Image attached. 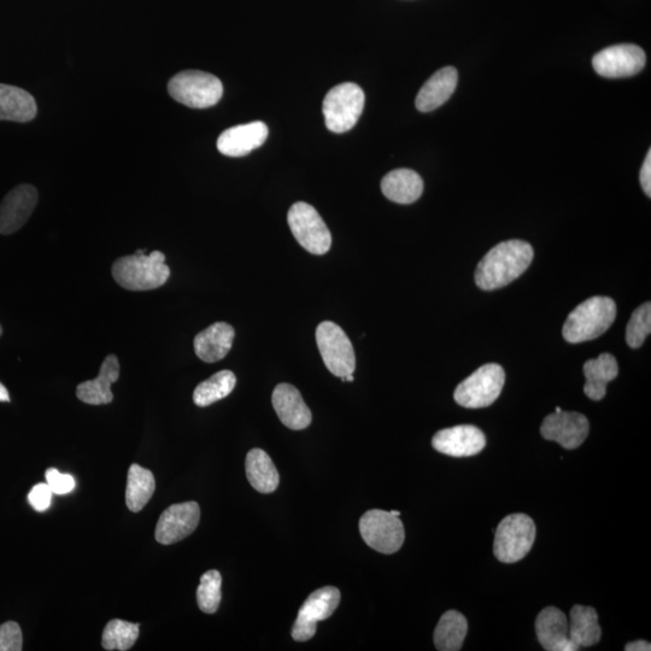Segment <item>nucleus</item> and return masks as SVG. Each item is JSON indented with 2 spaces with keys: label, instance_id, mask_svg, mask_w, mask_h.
Segmentation results:
<instances>
[{
  "label": "nucleus",
  "instance_id": "obj_24",
  "mask_svg": "<svg viewBox=\"0 0 651 651\" xmlns=\"http://www.w3.org/2000/svg\"><path fill=\"white\" fill-rule=\"evenodd\" d=\"M35 99L20 87L0 84V121L26 123L37 116Z\"/></svg>",
  "mask_w": 651,
  "mask_h": 651
},
{
  "label": "nucleus",
  "instance_id": "obj_12",
  "mask_svg": "<svg viewBox=\"0 0 651 651\" xmlns=\"http://www.w3.org/2000/svg\"><path fill=\"white\" fill-rule=\"evenodd\" d=\"M647 56L642 48L633 44H620L604 49L592 58L595 72L603 78H629L642 72Z\"/></svg>",
  "mask_w": 651,
  "mask_h": 651
},
{
  "label": "nucleus",
  "instance_id": "obj_2",
  "mask_svg": "<svg viewBox=\"0 0 651 651\" xmlns=\"http://www.w3.org/2000/svg\"><path fill=\"white\" fill-rule=\"evenodd\" d=\"M111 273L117 284L128 291H150L167 283L170 268L161 251L145 255L144 250L136 254L117 258Z\"/></svg>",
  "mask_w": 651,
  "mask_h": 651
},
{
  "label": "nucleus",
  "instance_id": "obj_37",
  "mask_svg": "<svg viewBox=\"0 0 651 651\" xmlns=\"http://www.w3.org/2000/svg\"><path fill=\"white\" fill-rule=\"evenodd\" d=\"M639 180H641V185L645 195L648 197L651 196V151L648 152L647 157L643 163L641 174H639Z\"/></svg>",
  "mask_w": 651,
  "mask_h": 651
},
{
  "label": "nucleus",
  "instance_id": "obj_5",
  "mask_svg": "<svg viewBox=\"0 0 651 651\" xmlns=\"http://www.w3.org/2000/svg\"><path fill=\"white\" fill-rule=\"evenodd\" d=\"M365 101V92L353 82H343L333 87L327 93L322 107L326 127L338 134L350 131L359 121Z\"/></svg>",
  "mask_w": 651,
  "mask_h": 651
},
{
  "label": "nucleus",
  "instance_id": "obj_20",
  "mask_svg": "<svg viewBox=\"0 0 651 651\" xmlns=\"http://www.w3.org/2000/svg\"><path fill=\"white\" fill-rule=\"evenodd\" d=\"M120 377V362L113 354L105 357L101 371L96 379L84 381L76 387V396L81 402L91 406H102L114 401L111 385Z\"/></svg>",
  "mask_w": 651,
  "mask_h": 651
},
{
  "label": "nucleus",
  "instance_id": "obj_21",
  "mask_svg": "<svg viewBox=\"0 0 651 651\" xmlns=\"http://www.w3.org/2000/svg\"><path fill=\"white\" fill-rule=\"evenodd\" d=\"M457 81H459V74L454 67L438 70L422 86L418 97H416V109L421 113H430V111L442 107L454 95Z\"/></svg>",
  "mask_w": 651,
  "mask_h": 651
},
{
  "label": "nucleus",
  "instance_id": "obj_9",
  "mask_svg": "<svg viewBox=\"0 0 651 651\" xmlns=\"http://www.w3.org/2000/svg\"><path fill=\"white\" fill-rule=\"evenodd\" d=\"M316 343L328 371L338 378L354 374V346L342 328L331 321L321 322L316 328Z\"/></svg>",
  "mask_w": 651,
  "mask_h": 651
},
{
  "label": "nucleus",
  "instance_id": "obj_29",
  "mask_svg": "<svg viewBox=\"0 0 651 651\" xmlns=\"http://www.w3.org/2000/svg\"><path fill=\"white\" fill-rule=\"evenodd\" d=\"M156 489L154 474L149 469L132 465L128 471L126 504L133 513L143 510Z\"/></svg>",
  "mask_w": 651,
  "mask_h": 651
},
{
  "label": "nucleus",
  "instance_id": "obj_11",
  "mask_svg": "<svg viewBox=\"0 0 651 651\" xmlns=\"http://www.w3.org/2000/svg\"><path fill=\"white\" fill-rule=\"evenodd\" d=\"M340 603V592L334 586H326L313 592L299 609L297 620L292 629L296 642H307L315 636L320 621H324L336 612Z\"/></svg>",
  "mask_w": 651,
  "mask_h": 651
},
{
  "label": "nucleus",
  "instance_id": "obj_38",
  "mask_svg": "<svg viewBox=\"0 0 651 651\" xmlns=\"http://www.w3.org/2000/svg\"><path fill=\"white\" fill-rule=\"evenodd\" d=\"M626 651H650L651 644L647 641H637L626 644Z\"/></svg>",
  "mask_w": 651,
  "mask_h": 651
},
{
  "label": "nucleus",
  "instance_id": "obj_36",
  "mask_svg": "<svg viewBox=\"0 0 651 651\" xmlns=\"http://www.w3.org/2000/svg\"><path fill=\"white\" fill-rule=\"evenodd\" d=\"M52 495H54V492H52L48 483H40L35 485L29 492L28 502L37 512H45L51 506Z\"/></svg>",
  "mask_w": 651,
  "mask_h": 651
},
{
  "label": "nucleus",
  "instance_id": "obj_8",
  "mask_svg": "<svg viewBox=\"0 0 651 651\" xmlns=\"http://www.w3.org/2000/svg\"><path fill=\"white\" fill-rule=\"evenodd\" d=\"M287 221L293 237L313 255H325L331 249L332 236L324 220L312 205L304 202L293 204Z\"/></svg>",
  "mask_w": 651,
  "mask_h": 651
},
{
  "label": "nucleus",
  "instance_id": "obj_25",
  "mask_svg": "<svg viewBox=\"0 0 651 651\" xmlns=\"http://www.w3.org/2000/svg\"><path fill=\"white\" fill-rule=\"evenodd\" d=\"M618 361L611 354H602L596 360H589L584 365L586 383L585 395L592 401H601L607 394V385L618 377Z\"/></svg>",
  "mask_w": 651,
  "mask_h": 651
},
{
  "label": "nucleus",
  "instance_id": "obj_28",
  "mask_svg": "<svg viewBox=\"0 0 651 651\" xmlns=\"http://www.w3.org/2000/svg\"><path fill=\"white\" fill-rule=\"evenodd\" d=\"M467 632V619L460 612L448 611L442 615L434 630V645L439 651H459Z\"/></svg>",
  "mask_w": 651,
  "mask_h": 651
},
{
  "label": "nucleus",
  "instance_id": "obj_43",
  "mask_svg": "<svg viewBox=\"0 0 651 651\" xmlns=\"http://www.w3.org/2000/svg\"><path fill=\"white\" fill-rule=\"evenodd\" d=\"M2 334H3V328L2 326H0V336H2Z\"/></svg>",
  "mask_w": 651,
  "mask_h": 651
},
{
  "label": "nucleus",
  "instance_id": "obj_33",
  "mask_svg": "<svg viewBox=\"0 0 651 651\" xmlns=\"http://www.w3.org/2000/svg\"><path fill=\"white\" fill-rule=\"evenodd\" d=\"M651 332V304L644 303L643 306L633 312L626 328V343L632 349L641 348L645 339Z\"/></svg>",
  "mask_w": 651,
  "mask_h": 651
},
{
  "label": "nucleus",
  "instance_id": "obj_27",
  "mask_svg": "<svg viewBox=\"0 0 651 651\" xmlns=\"http://www.w3.org/2000/svg\"><path fill=\"white\" fill-rule=\"evenodd\" d=\"M571 641L577 647H592L601 641L602 631L598 624V614L592 607L577 604L571 611V625H568Z\"/></svg>",
  "mask_w": 651,
  "mask_h": 651
},
{
  "label": "nucleus",
  "instance_id": "obj_22",
  "mask_svg": "<svg viewBox=\"0 0 651 651\" xmlns=\"http://www.w3.org/2000/svg\"><path fill=\"white\" fill-rule=\"evenodd\" d=\"M236 336L234 328L226 322H216L195 338L196 355L204 362L214 363L225 359L232 349Z\"/></svg>",
  "mask_w": 651,
  "mask_h": 651
},
{
  "label": "nucleus",
  "instance_id": "obj_35",
  "mask_svg": "<svg viewBox=\"0 0 651 651\" xmlns=\"http://www.w3.org/2000/svg\"><path fill=\"white\" fill-rule=\"evenodd\" d=\"M45 477L46 483H48L54 494L67 495L75 489V479L72 475L60 473L56 468L48 469Z\"/></svg>",
  "mask_w": 651,
  "mask_h": 651
},
{
  "label": "nucleus",
  "instance_id": "obj_26",
  "mask_svg": "<svg viewBox=\"0 0 651 651\" xmlns=\"http://www.w3.org/2000/svg\"><path fill=\"white\" fill-rule=\"evenodd\" d=\"M246 477L252 488L261 494H272L278 489L280 477L271 457L262 449H252L246 456Z\"/></svg>",
  "mask_w": 651,
  "mask_h": 651
},
{
  "label": "nucleus",
  "instance_id": "obj_42",
  "mask_svg": "<svg viewBox=\"0 0 651 651\" xmlns=\"http://www.w3.org/2000/svg\"><path fill=\"white\" fill-rule=\"evenodd\" d=\"M560 412H562V409L560 407H557L556 408V413H560Z\"/></svg>",
  "mask_w": 651,
  "mask_h": 651
},
{
  "label": "nucleus",
  "instance_id": "obj_31",
  "mask_svg": "<svg viewBox=\"0 0 651 651\" xmlns=\"http://www.w3.org/2000/svg\"><path fill=\"white\" fill-rule=\"evenodd\" d=\"M139 627V624L128 623V621L111 620L103 632V648L120 651L131 649L139 637Z\"/></svg>",
  "mask_w": 651,
  "mask_h": 651
},
{
  "label": "nucleus",
  "instance_id": "obj_4",
  "mask_svg": "<svg viewBox=\"0 0 651 651\" xmlns=\"http://www.w3.org/2000/svg\"><path fill=\"white\" fill-rule=\"evenodd\" d=\"M168 92L175 101L192 109L214 107L224 95V86L215 75L201 70H185L174 76Z\"/></svg>",
  "mask_w": 651,
  "mask_h": 651
},
{
  "label": "nucleus",
  "instance_id": "obj_1",
  "mask_svg": "<svg viewBox=\"0 0 651 651\" xmlns=\"http://www.w3.org/2000/svg\"><path fill=\"white\" fill-rule=\"evenodd\" d=\"M533 256L535 252L531 244L524 240H508L498 244L479 262L475 284L484 291L502 289L527 271Z\"/></svg>",
  "mask_w": 651,
  "mask_h": 651
},
{
  "label": "nucleus",
  "instance_id": "obj_3",
  "mask_svg": "<svg viewBox=\"0 0 651 651\" xmlns=\"http://www.w3.org/2000/svg\"><path fill=\"white\" fill-rule=\"evenodd\" d=\"M617 318V304L612 298L596 296L585 302L568 315L562 334L566 342L579 344L601 337Z\"/></svg>",
  "mask_w": 651,
  "mask_h": 651
},
{
  "label": "nucleus",
  "instance_id": "obj_6",
  "mask_svg": "<svg viewBox=\"0 0 651 651\" xmlns=\"http://www.w3.org/2000/svg\"><path fill=\"white\" fill-rule=\"evenodd\" d=\"M536 525L529 515L512 514L498 525L494 554L498 561L514 563L530 553L536 541Z\"/></svg>",
  "mask_w": 651,
  "mask_h": 651
},
{
  "label": "nucleus",
  "instance_id": "obj_30",
  "mask_svg": "<svg viewBox=\"0 0 651 651\" xmlns=\"http://www.w3.org/2000/svg\"><path fill=\"white\" fill-rule=\"evenodd\" d=\"M237 378L231 371H221L203 381L193 392V402L198 407H208L232 394Z\"/></svg>",
  "mask_w": 651,
  "mask_h": 651
},
{
  "label": "nucleus",
  "instance_id": "obj_16",
  "mask_svg": "<svg viewBox=\"0 0 651 651\" xmlns=\"http://www.w3.org/2000/svg\"><path fill=\"white\" fill-rule=\"evenodd\" d=\"M433 448L444 455L454 457L473 456L483 451L486 445L485 434L478 427L459 425L434 434Z\"/></svg>",
  "mask_w": 651,
  "mask_h": 651
},
{
  "label": "nucleus",
  "instance_id": "obj_18",
  "mask_svg": "<svg viewBox=\"0 0 651 651\" xmlns=\"http://www.w3.org/2000/svg\"><path fill=\"white\" fill-rule=\"evenodd\" d=\"M539 643L548 651H577L579 648L571 641L568 633L566 614L559 608L547 607L539 613L536 620Z\"/></svg>",
  "mask_w": 651,
  "mask_h": 651
},
{
  "label": "nucleus",
  "instance_id": "obj_10",
  "mask_svg": "<svg viewBox=\"0 0 651 651\" xmlns=\"http://www.w3.org/2000/svg\"><path fill=\"white\" fill-rule=\"evenodd\" d=\"M360 533L368 547L387 555L397 553L406 538L400 516L380 509L368 510L362 516Z\"/></svg>",
  "mask_w": 651,
  "mask_h": 651
},
{
  "label": "nucleus",
  "instance_id": "obj_7",
  "mask_svg": "<svg viewBox=\"0 0 651 651\" xmlns=\"http://www.w3.org/2000/svg\"><path fill=\"white\" fill-rule=\"evenodd\" d=\"M504 383V369L497 363H488L456 387L454 398L457 404L465 408H486L500 397Z\"/></svg>",
  "mask_w": 651,
  "mask_h": 651
},
{
  "label": "nucleus",
  "instance_id": "obj_32",
  "mask_svg": "<svg viewBox=\"0 0 651 651\" xmlns=\"http://www.w3.org/2000/svg\"><path fill=\"white\" fill-rule=\"evenodd\" d=\"M222 577L215 570L204 573L197 589V603L201 611L214 614L220 607Z\"/></svg>",
  "mask_w": 651,
  "mask_h": 651
},
{
  "label": "nucleus",
  "instance_id": "obj_39",
  "mask_svg": "<svg viewBox=\"0 0 651 651\" xmlns=\"http://www.w3.org/2000/svg\"><path fill=\"white\" fill-rule=\"evenodd\" d=\"M0 402H10L9 391L2 383H0Z\"/></svg>",
  "mask_w": 651,
  "mask_h": 651
},
{
  "label": "nucleus",
  "instance_id": "obj_34",
  "mask_svg": "<svg viewBox=\"0 0 651 651\" xmlns=\"http://www.w3.org/2000/svg\"><path fill=\"white\" fill-rule=\"evenodd\" d=\"M22 645L23 637L19 624L8 621L0 625V651H21Z\"/></svg>",
  "mask_w": 651,
  "mask_h": 651
},
{
  "label": "nucleus",
  "instance_id": "obj_13",
  "mask_svg": "<svg viewBox=\"0 0 651 651\" xmlns=\"http://www.w3.org/2000/svg\"><path fill=\"white\" fill-rule=\"evenodd\" d=\"M201 520V508L197 502L173 504L164 510L156 526V541L163 545L183 541L196 531Z\"/></svg>",
  "mask_w": 651,
  "mask_h": 651
},
{
  "label": "nucleus",
  "instance_id": "obj_17",
  "mask_svg": "<svg viewBox=\"0 0 651 651\" xmlns=\"http://www.w3.org/2000/svg\"><path fill=\"white\" fill-rule=\"evenodd\" d=\"M268 133L266 123L261 121L228 128L217 139V150L228 157H243L265 144Z\"/></svg>",
  "mask_w": 651,
  "mask_h": 651
},
{
  "label": "nucleus",
  "instance_id": "obj_23",
  "mask_svg": "<svg viewBox=\"0 0 651 651\" xmlns=\"http://www.w3.org/2000/svg\"><path fill=\"white\" fill-rule=\"evenodd\" d=\"M381 191L392 202L412 204L418 201L424 192V181L412 169H396L381 181Z\"/></svg>",
  "mask_w": 651,
  "mask_h": 651
},
{
  "label": "nucleus",
  "instance_id": "obj_15",
  "mask_svg": "<svg viewBox=\"0 0 651 651\" xmlns=\"http://www.w3.org/2000/svg\"><path fill=\"white\" fill-rule=\"evenodd\" d=\"M38 191L32 185H20L11 190L0 203V234L9 236L20 230L38 204Z\"/></svg>",
  "mask_w": 651,
  "mask_h": 651
},
{
  "label": "nucleus",
  "instance_id": "obj_41",
  "mask_svg": "<svg viewBox=\"0 0 651 651\" xmlns=\"http://www.w3.org/2000/svg\"><path fill=\"white\" fill-rule=\"evenodd\" d=\"M391 514H394L395 516H401V513L397 512V510H392Z\"/></svg>",
  "mask_w": 651,
  "mask_h": 651
},
{
  "label": "nucleus",
  "instance_id": "obj_19",
  "mask_svg": "<svg viewBox=\"0 0 651 651\" xmlns=\"http://www.w3.org/2000/svg\"><path fill=\"white\" fill-rule=\"evenodd\" d=\"M272 402L280 421L291 430L301 431L312 424V412L295 386L280 384L275 387Z\"/></svg>",
  "mask_w": 651,
  "mask_h": 651
},
{
  "label": "nucleus",
  "instance_id": "obj_40",
  "mask_svg": "<svg viewBox=\"0 0 651 651\" xmlns=\"http://www.w3.org/2000/svg\"><path fill=\"white\" fill-rule=\"evenodd\" d=\"M344 383H351V381H354V374L348 375V377L340 378Z\"/></svg>",
  "mask_w": 651,
  "mask_h": 651
},
{
  "label": "nucleus",
  "instance_id": "obj_14",
  "mask_svg": "<svg viewBox=\"0 0 651 651\" xmlns=\"http://www.w3.org/2000/svg\"><path fill=\"white\" fill-rule=\"evenodd\" d=\"M589 431L590 424L585 415L563 410L548 415L541 427L543 438L559 443L568 450L579 448L588 438Z\"/></svg>",
  "mask_w": 651,
  "mask_h": 651
}]
</instances>
